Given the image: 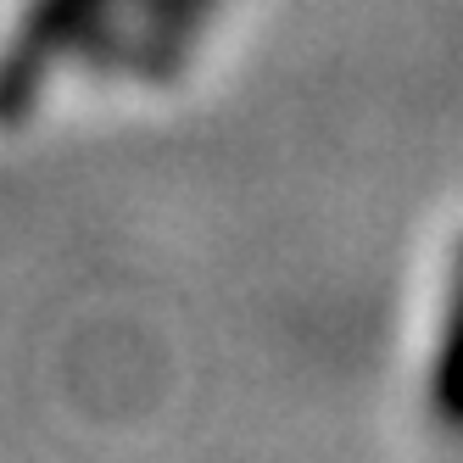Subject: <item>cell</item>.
<instances>
[{
    "label": "cell",
    "mask_w": 463,
    "mask_h": 463,
    "mask_svg": "<svg viewBox=\"0 0 463 463\" xmlns=\"http://www.w3.org/2000/svg\"><path fill=\"white\" fill-rule=\"evenodd\" d=\"M430 413L447 436L463 441V251H458V274L447 296V318H441L436 369H430Z\"/></svg>",
    "instance_id": "obj_1"
},
{
    "label": "cell",
    "mask_w": 463,
    "mask_h": 463,
    "mask_svg": "<svg viewBox=\"0 0 463 463\" xmlns=\"http://www.w3.org/2000/svg\"><path fill=\"white\" fill-rule=\"evenodd\" d=\"M90 6H95V0H45L40 17L28 23L23 56H17V68H12V84H17V90H28V79H34L45 61H51V51L68 40V28H79V17H84Z\"/></svg>",
    "instance_id": "obj_2"
}]
</instances>
